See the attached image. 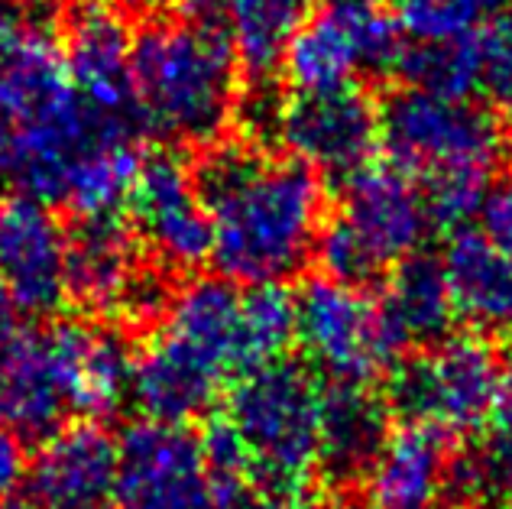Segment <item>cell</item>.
Masks as SVG:
<instances>
[{"mask_svg": "<svg viewBox=\"0 0 512 509\" xmlns=\"http://www.w3.org/2000/svg\"><path fill=\"white\" fill-rule=\"evenodd\" d=\"M211 218L208 260L237 286L282 283L315 257L325 189L312 166L256 143H221L198 169Z\"/></svg>", "mask_w": 512, "mask_h": 509, "instance_id": "6da1fadb", "label": "cell"}, {"mask_svg": "<svg viewBox=\"0 0 512 509\" xmlns=\"http://www.w3.org/2000/svg\"><path fill=\"white\" fill-rule=\"evenodd\" d=\"M380 143L393 166L422 185L435 224L454 231L480 214L509 153L506 124L487 104L422 85L386 101Z\"/></svg>", "mask_w": 512, "mask_h": 509, "instance_id": "7a4b0ae2", "label": "cell"}, {"mask_svg": "<svg viewBox=\"0 0 512 509\" xmlns=\"http://www.w3.org/2000/svg\"><path fill=\"white\" fill-rule=\"evenodd\" d=\"M240 111V69L205 23H153L133 36V114L169 143L214 146Z\"/></svg>", "mask_w": 512, "mask_h": 509, "instance_id": "3957f363", "label": "cell"}, {"mask_svg": "<svg viewBox=\"0 0 512 509\" xmlns=\"http://www.w3.org/2000/svg\"><path fill=\"white\" fill-rule=\"evenodd\" d=\"M224 419L260 487L292 497L321 471V383L292 360L234 380Z\"/></svg>", "mask_w": 512, "mask_h": 509, "instance_id": "277c9868", "label": "cell"}, {"mask_svg": "<svg viewBox=\"0 0 512 509\" xmlns=\"http://www.w3.org/2000/svg\"><path fill=\"white\" fill-rule=\"evenodd\" d=\"M435 227L422 185L399 166H373L344 179L341 205L321 227L318 260L347 283H370L419 257Z\"/></svg>", "mask_w": 512, "mask_h": 509, "instance_id": "5b68a950", "label": "cell"}, {"mask_svg": "<svg viewBox=\"0 0 512 509\" xmlns=\"http://www.w3.org/2000/svg\"><path fill=\"white\" fill-rule=\"evenodd\" d=\"M409 36L373 0H331L295 33L282 59L295 91L357 85L360 75L399 72Z\"/></svg>", "mask_w": 512, "mask_h": 509, "instance_id": "8992f818", "label": "cell"}, {"mask_svg": "<svg viewBox=\"0 0 512 509\" xmlns=\"http://www.w3.org/2000/svg\"><path fill=\"white\" fill-rule=\"evenodd\" d=\"M85 321L17 331L0 351V425L23 438H46L82 415Z\"/></svg>", "mask_w": 512, "mask_h": 509, "instance_id": "52a82bcc", "label": "cell"}, {"mask_svg": "<svg viewBox=\"0 0 512 509\" xmlns=\"http://www.w3.org/2000/svg\"><path fill=\"white\" fill-rule=\"evenodd\" d=\"M503 364L480 338H441L419 347L396 370L389 396L406 422H419L441 435L477 432L487 419Z\"/></svg>", "mask_w": 512, "mask_h": 509, "instance_id": "ba28073f", "label": "cell"}, {"mask_svg": "<svg viewBox=\"0 0 512 509\" xmlns=\"http://www.w3.org/2000/svg\"><path fill=\"white\" fill-rule=\"evenodd\" d=\"M159 318L163 321L150 341L218 393L253 370L244 321V289L231 279H188L169 296Z\"/></svg>", "mask_w": 512, "mask_h": 509, "instance_id": "9c48e42d", "label": "cell"}, {"mask_svg": "<svg viewBox=\"0 0 512 509\" xmlns=\"http://www.w3.org/2000/svg\"><path fill=\"white\" fill-rule=\"evenodd\" d=\"M295 344L328 380L367 383L399 354L380 305L357 283L328 273L295 296Z\"/></svg>", "mask_w": 512, "mask_h": 509, "instance_id": "30bf717a", "label": "cell"}, {"mask_svg": "<svg viewBox=\"0 0 512 509\" xmlns=\"http://www.w3.org/2000/svg\"><path fill=\"white\" fill-rule=\"evenodd\" d=\"M140 237L114 214L82 218L69 234V296L104 318L146 321L163 315L172 292L140 263Z\"/></svg>", "mask_w": 512, "mask_h": 509, "instance_id": "8fae6325", "label": "cell"}, {"mask_svg": "<svg viewBox=\"0 0 512 509\" xmlns=\"http://www.w3.org/2000/svg\"><path fill=\"white\" fill-rule=\"evenodd\" d=\"M273 137L299 163L347 179L373 163V150L380 146V111L357 85L295 91L276 107Z\"/></svg>", "mask_w": 512, "mask_h": 509, "instance_id": "7c38bea8", "label": "cell"}, {"mask_svg": "<svg viewBox=\"0 0 512 509\" xmlns=\"http://www.w3.org/2000/svg\"><path fill=\"white\" fill-rule=\"evenodd\" d=\"M127 208L140 244L159 266L188 273L208 260L211 218L201 198L198 172L179 150L166 146L159 153H146Z\"/></svg>", "mask_w": 512, "mask_h": 509, "instance_id": "4fadbf2b", "label": "cell"}, {"mask_svg": "<svg viewBox=\"0 0 512 509\" xmlns=\"http://www.w3.org/2000/svg\"><path fill=\"white\" fill-rule=\"evenodd\" d=\"M117 484L111 509H205L208 458L185 425L146 419L117 441Z\"/></svg>", "mask_w": 512, "mask_h": 509, "instance_id": "5bb4252c", "label": "cell"}, {"mask_svg": "<svg viewBox=\"0 0 512 509\" xmlns=\"http://www.w3.org/2000/svg\"><path fill=\"white\" fill-rule=\"evenodd\" d=\"M0 283L30 315H52L69 299V231L49 202L0 198Z\"/></svg>", "mask_w": 512, "mask_h": 509, "instance_id": "9a60e30c", "label": "cell"}, {"mask_svg": "<svg viewBox=\"0 0 512 509\" xmlns=\"http://www.w3.org/2000/svg\"><path fill=\"white\" fill-rule=\"evenodd\" d=\"M82 104L56 36L39 20H0V130L49 124Z\"/></svg>", "mask_w": 512, "mask_h": 509, "instance_id": "2e32d148", "label": "cell"}, {"mask_svg": "<svg viewBox=\"0 0 512 509\" xmlns=\"http://www.w3.org/2000/svg\"><path fill=\"white\" fill-rule=\"evenodd\" d=\"M117 461V441L98 422L62 425L30 458V500L36 509H111Z\"/></svg>", "mask_w": 512, "mask_h": 509, "instance_id": "e0dca14e", "label": "cell"}, {"mask_svg": "<svg viewBox=\"0 0 512 509\" xmlns=\"http://www.w3.org/2000/svg\"><path fill=\"white\" fill-rule=\"evenodd\" d=\"M133 36L130 26L107 0H82L69 17L65 62L72 82L94 111L133 114Z\"/></svg>", "mask_w": 512, "mask_h": 509, "instance_id": "ac0fdd59", "label": "cell"}, {"mask_svg": "<svg viewBox=\"0 0 512 509\" xmlns=\"http://www.w3.org/2000/svg\"><path fill=\"white\" fill-rule=\"evenodd\" d=\"M370 509H444L454 497L448 435L406 422L389 428L383 448L363 471Z\"/></svg>", "mask_w": 512, "mask_h": 509, "instance_id": "d6986e66", "label": "cell"}, {"mask_svg": "<svg viewBox=\"0 0 512 509\" xmlns=\"http://www.w3.org/2000/svg\"><path fill=\"white\" fill-rule=\"evenodd\" d=\"M441 270L448 276L457 318L480 334L512 341V257L483 231L461 227L444 250Z\"/></svg>", "mask_w": 512, "mask_h": 509, "instance_id": "ffe728a7", "label": "cell"}, {"mask_svg": "<svg viewBox=\"0 0 512 509\" xmlns=\"http://www.w3.org/2000/svg\"><path fill=\"white\" fill-rule=\"evenodd\" d=\"M389 435V409L367 383L331 380L321 390V471L354 480Z\"/></svg>", "mask_w": 512, "mask_h": 509, "instance_id": "44dd1931", "label": "cell"}, {"mask_svg": "<svg viewBox=\"0 0 512 509\" xmlns=\"http://www.w3.org/2000/svg\"><path fill=\"white\" fill-rule=\"evenodd\" d=\"M383 325L393 338L396 351H419L441 338H448L457 318L448 276L441 263L412 257L386 273L383 296L376 299Z\"/></svg>", "mask_w": 512, "mask_h": 509, "instance_id": "7402d4cb", "label": "cell"}, {"mask_svg": "<svg viewBox=\"0 0 512 509\" xmlns=\"http://www.w3.org/2000/svg\"><path fill=\"white\" fill-rule=\"evenodd\" d=\"M308 17L312 0H227L214 30L227 39L240 72L253 82H269Z\"/></svg>", "mask_w": 512, "mask_h": 509, "instance_id": "603a6c76", "label": "cell"}, {"mask_svg": "<svg viewBox=\"0 0 512 509\" xmlns=\"http://www.w3.org/2000/svg\"><path fill=\"white\" fill-rule=\"evenodd\" d=\"M454 493L480 506H512V360L496 383L487 419L464 458L454 461Z\"/></svg>", "mask_w": 512, "mask_h": 509, "instance_id": "cb8c5ba5", "label": "cell"}, {"mask_svg": "<svg viewBox=\"0 0 512 509\" xmlns=\"http://www.w3.org/2000/svg\"><path fill=\"white\" fill-rule=\"evenodd\" d=\"M137 351L124 331L88 325L82 341V415H114L130 399Z\"/></svg>", "mask_w": 512, "mask_h": 509, "instance_id": "d4e9b609", "label": "cell"}, {"mask_svg": "<svg viewBox=\"0 0 512 509\" xmlns=\"http://www.w3.org/2000/svg\"><path fill=\"white\" fill-rule=\"evenodd\" d=\"M412 43H451L483 30L512 10V0H389Z\"/></svg>", "mask_w": 512, "mask_h": 509, "instance_id": "484cf974", "label": "cell"}, {"mask_svg": "<svg viewBox=\"0 0 512 509\" xmlns=\"http://www.w3.org/2000/svg\"><path fill=\"white\" fill-rule=\"evenodd\" d=\"M474 98L512 127V10L470 36Z\"/></svg>", "mask_w": 512, "mask_h": 509, "instance_id": "4316f807", "label": "cell"}, {"mask_svg": "<svg viewBox=\"0 0 512 509\" xmlns=\"http://www.w3.org/2000/svg\"><path fill=\"white\" fill-rule=\"evenodd\" d=\"M244 321L253 354V370L282 360L295 344V296L282 283H260L244 289Z\"/></svg>", "mask_w": 512, "mask_h": 509, "instance_id": "83f0119b", "label": "cell"}, {"mask_svg": "<svg viewBox=\"0 0 512 509\" xmlns=\"http://www.w3.org/2000/svg\"><path fill=\"white\" fill-rule=\"evenodd\" d=\"M205 509H269L260 497V484L247 471H211L208 467Z\"/></svg>", "mask_w": 512, "mask_h": 509, "instance_id": "f1b7e54d", "label": "cell"}, {"mask_svg": "<svg viewBox=\"0 0 512 509\" xmlns=\"http://www.w3.org/2000/svg\"><path fill=\"white\" fill-rule=\"evenodd\" d=\"M483 234H487L506 257H512V172H503L487 192V202L480 208Z\"/></svg>", "mask_w": 512, "mask_h": 509, "instance_id": "f546056e", "label": "cell"}, {"mask_svg": "<svg viewBox=\"0 0 512 509\" xmlns=\"http://www.w3.org/2000/svg\"><path fill=\"white\" fill-rule=\"evenodd\" d=\"M26 474H30V454H26L23 435L0 425V497H13Z\"/></svg>", "mask_w": 512, "mask_h": 509, "instance_id": "4dcf8cb0", "label": "cell"}, {"mask_svg": "<svg viewBox=\"0 0 512 509\" xmlns=\"http://www.w3.org/2000/svg\"><path fill=\"white\" fill-rule=\"evenodd\" d=\"M17 331H20V305L13 302L7 286L0 283V351L17 338Z\"/></svg>", "mask_w": 512, "mask_h": 509, "instance_id": "1f68e13d", "label": "cell"}, {"mask_svg": "<svg viewBox=\"0 0 512 509\" xmlns=\"http://www.w3.org/2000/svg\"><path fill=\"white\" fill-rule=\"evenodd\" d=\"M227 7V0H185V10L188 17H192L195 23H205L214 30V23H218L221 10Z\"/></svg>", "mask_w": 512, "mask_h": 509, "instance_id": "d6a6232c", "label": "cell"}, {"mask_svg": "<svg viewBox=\"0 0 512 509\" xmlns=\"http://www.w3.org/2000/svg\"><path fill=\"white\" fill-rule=\"evenodd\" d=\"M269 509H360V506H350V503H341V500H308V497H292L279 506H269Z\"/></svg>", "mask_w": 512, "mask_h": 509, "instance_id": "836d02e7", "label": "cell"}, {"mask_svg": "<svg viewBox=\"0 0 512 509\" xmlns=\"http://www.w3.org/2000/svg\"><path fill=\"white\" fill-rule=\"evenodd\" d=\"M127 4H130L133 10H140V13H166V10H172V7L185 4V0H127Z\"/></svg>", "mask_w": 512, "mask_h": 509, "instance_id": "e575fe53", "label": "cell"}, {"mask_svg": "<svg viewBox=\"0 0 512 509\" xmlns=\"http://www.w3.org/2000/svg\"><path fill=\"white\" fill-rule=\"evenodd\" d=\"M0 509H36V503L30 500V503H23V500H7Z\"/></svg>", "mask_w": 512, "mask_h": 509, "instance_id": "d590c367", "label": "cell"}, {"mask_svg": "<svg viewBox=\"0 0 512 509\" xmlns=\"http://www.w3.org/2000/svg\"><path fill=\"white\" fill-rule=\"evenodd\" d=\"M4 7H7V0H0V20H4Z\"/></svg>", "mask_w": 512, "mask_h": 509, "instance_id": "8d00e7d4", "label": "cell"}, {"mask_svg": "<svg viewBox=\"0 0 512 509\" xmlns=\"http://www.w3.org/2000/svg\"><path fill=\"white\" fill-rule=\"evenodd\" d=\"M500 509H512V506H500Z\"/></svg>", "mask_w": 512, "mask_h": 509, "instance_id": "74e56055", "label": "cell"}]
</instances>
